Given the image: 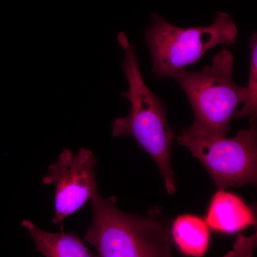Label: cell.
<instances>
[{"label": "cell", "mask_w": 257, "mask_h": 257, "mask_svg": "<svg viewBox=\"0 0 257 257\" xmlns=\"http://www.w3.org/2000/svg\"><path fill=\"white\" fill-rule=\"evenodd\" d=\"M117 40L124 50L121 69L128 86V90L121 95L130 101L131 111L125 117L114 119L112 135L135 139L155 161L167 192L175 194V177L171 167V157L175 136L167 122L165 103L144 80L135 45L130 43L124 32L118 34Z\"/></svg>", "instance_id": "cell-1"}, {"label": "cell", "mask_w": 257, "mask_h": 257, "mask_svg": "<svg viewBox=\"0 0 257 257\" xmlns=\"http://www.w3.org/2000/svg\"><path fill=\"white\" fill-rule=\"evenodd\" d=\"M93 217L85 240L102 257L171 256L170 234L163 221L121 211L115 199L96 192L90 199Z\"/></svg>", "instance_id": "cell-2"}, {"label": "cell", "mask_w": 257, "mask_h": 257, "mask_svg": "<svg viewBox=\"0 0 257 257\" xmlns=\"http://www.w3.org/2000/svg\"><path fill=\"white\" fill-rule=\"evenodd\" d=\"M234 55L222 49L213 56L210 65L198 72L185 69L172 78L188 98L194 114L193 130L207 135L226 137L238 106L246 98V88L233 79Z\"/></svg>", "instance_id": "cell-3"}, {"label": "cell", "mask_w": 257, "mask_h": 257, "mask_svg": "<svg viewBox=\"0 0 257 257\" xmlns=\"http://www.w3.org/2000/svg\"><path fill=\"white\" fill-rule=\"evenodd\" d=\"M237 25L226 13H218L209 26L179 28L156 13L145 31V43L152 57V73L159 79L171 77L187 66L197 64L206 52L237 41Z\"/></svg>", "instance_id": "cell-4"}, {"label": "cell", "mask_w": 257, "mask_h": 257, "mask_svg": "<svg viewBox=\"0 0 257 257\" xmlns=\"http://www.w3.org/2000/svg\"><path fill=\"white\" fill-rule=\"evenodd\" d=\"M178 145L187 147L205 167L219 189L256 184L257 130L256 119L250 127L234 138L207 135L184 128Z\"/></svg>", "instance_id": "cell-5"}, {"label": "cell", "mask_w": 257, "mask_h": 257, "mask_svg": "<svg viewBox=\"0 0 257 257\" xmlns=\"http://www.w3.org/2000/svg\"><path fill=\"white\" fill-rule=\"evenodd\" d=\"M96 164L95 157L90 150L82 148L74 155L65 149L57 162L49 166L42 182L55 186L54 224H60L82 209L97 192Z\"/></svg>", "instance_id": "cell-6"}, {"label": "cell", "mask_w": 257, "mask_h": 257, "mask_svg": "<svg viewBox=\"0 0 257 257\" xmlns=\"http://www.w3.org/2000/svg\"><path fill=\"white\" fill-rule=\"evenodd\" d=\"M206 221L216 232L231 234L256 224L253 209L237 194L219 189L211 198Z\"/></svg>", "instance_id": "cell-7"}, {"label": "cell", "mask_w": 257, "mask_h": 257, "mask_svg": "<svg viewBox=\"0 0 257 257\" xmlns=\"http://www.w3.org/2000/svg\"><path fill=\"white\" fill-rule=\"evenodd\" d=\"M22 225L28 230L35 245V251L46 257H92L96 255L86 246L77 233H52L37 227L28 219Z\"/></svg>", "instance_id": "cell-8"}, {"label": "cell", "mask_w": 257, "mask_h": 257, "mask_svg": "<svg viewBox=\"0 0 257 257\" xmlns=\"http://www.w3.org/2000/svg\"><path fill=\"white\" fill-rule=\"evenodd\" d=\"M171 234L179 251L187 256H204L210 243V230L205 219L193 214L179 216Z\"/></svg>", "instance_id": "cell-9"}, {"label": "cell", "mask_w": 257, "mask_h": 257, "mask_svg": "<svg viewBox=\"0 0 257 257\" xmlns=\"http://www.w3.org/2000/svg\"><path fill=\"white\" fill-rule=\"evenodd\" d=\"M250 64L246 98L243 107L236 111L234 119L250 117L256 119L257 116V34L252 32L249 39Z\"/></svg>", "instance_id": "cell-10"}]
</instances>
